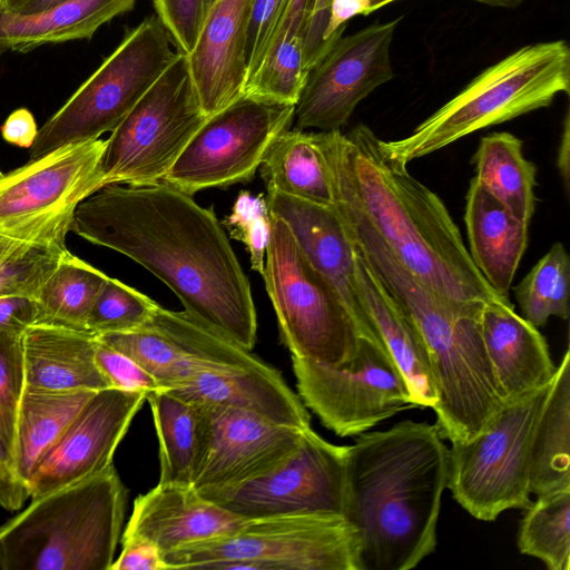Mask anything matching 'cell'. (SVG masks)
<instances>
[{"instance_id":"46","label":"cell","mask_w":570,"mask_h":570,"mask_svg":"<svg viewBox=\"0 0 570 570\" xmlns=\"http://www.w3.org/2000/svg\"><path fill=\"white\" fill-rule=\"evenodd\" d=\"M14 426L0 411V504L7 510H18L30 497L14 468Z\"/></svg>"},{"instance_id":"8","label":"cell","mask_w":570,"mask_h":570,"mask_svg":"<svg viewBox=\"0 0 570 570\" xmlns=\"http://www.w3.org/2000/svg\"><path fill=\"white\" fill-rule=\"evenodd\" d=\"M261 275L292 356L334 367L356 356L367 337L335 288L303 254L288 225L274 214Z\"/></svg>"},{"instance_id":"13","label":"cell","mask_w":570,"mask_h":570,"mask_svg":"<svg viewBox=\"0 0 570 570\" xmlns=\"http://www.w3.org/2000/svg\"><path fill=\"white\" fill-rule=\"evenodd\" d=\"M292 364L304 405L341 438L358 435L416 407L382 341L362 338L356 356L341 367L296 356H292Z\"/></svg>"},{"instance_id":"35","label":"cell","mask_w":570,"mask_h":570,"mask_svg":"<svg viewBox=\"0 0 570 570\" xmlns=\"http://www.w3.org/2000/svg\"><path fill=\"white\" fill-rule=\"evenodd\" d=\"M518 549L550 570L570 567V488L538 495L525 508L518 532Z\"/></svg>"},{"instance_id":"26","label":"cell","mask_w":570,"mask_h":570,"mask_svg":"<svg viewBox=\"0 0 570 570\" xmlns=\"http://www.w3.org/2000/svg\"><path fill=\"white\" fill-rule=\"evenodd\" d=\"M354 249L358 288L367 314L401 370L416 407H433L436 392L425 343L414 323Z\"/></svg>"},{"instance_id":"15","label":"cell","mask_w":570,"mask_h":570,"mask_svg":"<svg viewBox=\"0 0 570 570\" xmlns=\"http://www.w3.org/2000/svg\"><path fill=\"white\" fill-rule=\"evenodd\" d=\"M346 456L347 445L333 444L309 426L304 430L298 446L268 473L204 497L246 519L344 517Z\"/></svg>"},{"instance_id":"43","label":"cell","mask_w":570,"mask_h":570,"mask_svg":"<svg viewBox=\"0 0 570 570\" xmlns=\"http://www.w3.org/2000/svg\"><path fill=\"white\" fill-rule=\"evenodd\" d=\"M289 0H253L245 43L247 80L264 60Z\"/></svg>"},{"instance_id":"20","label":"cell","mask_w":570,"mask_h":570,"mask_svg":"<svg viewBox=\"0 0 570 570\" xmlns=\"http://www.w3.org/2000/svg\"><path fill=\"white\" fill-rule=\"evenodd\" d=\"M253 0H215L194 49L186 55L191 79L207 117L244 94L245 43Z\"/></svg>"},{"instance_id":"24","label":"cell","mask_w":570,"mask_h":570,"mask_svg":"<svg viewBox=\"0 0 570 570\" xmlns=\"http://www.w3.org/2000/svg\"><path fill=\"white\" fill-rule=\"evenodd\" d=\"M98 337L88 331L33 324L22 335L29 389L75 392L109 389L96 363Z\"/></svg>"},{"instance_id":"40","label":"cell","mask_w":570,"mask_h":570,"mask_svg":"<svg viewBox=\"0 0 570 570\" xmlns=\"http://www.w3.org/2000/svg\"><path fill=\"white\" fill-rule=\"evenodd\" d=\"M157 302L108 277L87 317L86 328L96 335L139 330L151 317Z\"/></svg>"},{"instance_id":"48","label":"cell","mask_w":570,"mask_h":570,"mask_svg":"<svg viewBox=\"0 0 570 570\" xmlns=\"http://www.w3.org/2000/svg\"><path fill=\"white\" fill-rule=\"evenodd\" d=\"M38 314L37 301L30 296H0V333L22 336L36 324Z\"/></svg>"},{"instance_id":"58","label":"cell","mask_w":570,"mask_h":570,"mask_svg":"<svg viewBox=\"0 0 570 570\" xmlns=\"http://www.w3.org/2000/svg\"><path fill=\"white\" fill-rule=\"evenodd\" d=\"M214 1H215V0H208L209 7H210V4H212Z\"/></svg>"},{"instance_id":"38","label":"cell","mask_w":570,"mask_h":570,"mask_svg":"<svg viewBox=\"0 0 570 570\" xmlns=\"http://www.w3.org/2000/svg\"><path fill=\"white\" fill-rule=\"evenodd\" d=\"M97 336L99 341L140 364L156 379L163 390H171L200 372L165 337L146 324L132 332Z\"/></svg>"},{"instance_id":"1","label":"cell","mask_w":570,"mask_h":570,"mask_svg":"<svg viewBox=\"0 0 570 570\" xmlns=\"http://www.w3.org/2000/svg\"><path fill=\"white\" fill-rule=\"evenodd\" d=\"M71 232L135 261L185 311L252 351L257 317L248 277L212 208L165 181L109 184L77 207Z\"/></svg>"},{"instance_id":"27","label":"cell","mask_w":570,"mask_h":570,"mask_svg":"<svg viewBox=\"0 0 570 570\" xmlns=\"http://www.w3.org/2000/svg\"><path fill=\"white\" fill-rule=\"evenodd\" d=\"M159 442L160 483L193 485L210 438L207 404L167 390L147 393Z\"/></svg>"},{"instance_id":"56","label":"cell","mask_w":570,"mask_h":570,"mask_svg":"<svg viewBox=\"0 0 570 570\" xmlns=\"http://www.w3.org/2000/svg\"><path fill=\"white\" fill-rule=\"evenodd\" d=\"M22 1L23 0H0V8L14 12L16 9L22 3Z\"/></svg>"},{"instance_id":"30","label":"cell","mask_w":570,"mask_h":570,"mask_svg":"<svg viewBox=\"0 0 570 570\" xmlns=\"http://www.w3.org/2000/svg\"><path fill=\"white\" fill-rule=\"evenodd\" d=\"M530 492L538 495L570 488V352L557 366L530 446Z\"/></svg>"},{"instance_id":"33","label":"cell","mask_w":570,"mask_h":570,"mask_svg":"<svg viewBox=\"0 0 570 570\" xmlns=\"http://www.w3.org/2000/svg\"><path fill=\"white\" fill-rule=\"evenodd\" d=\"M165 337L189 363L203 371H233L265 363L187 311L156 306L146 323Z\"/></svg>"},{"instance_id":"7","label":"cell","mask_w":570,"mask_h":570,"mask_svg":"<svg viewBox=\"0 0 570 570\" xmlns=\"http://www.w3.org/2000/svg\"><path fill=\"white\" fill-rule=\"evenodd\" d=\"M358 541L343 515L248 519L238 530L174 549L168 570H358Z\"/></svg>"},{"instance_id":"59","label":"cell","mask_w":570,"mask_h":570,"mask_svg":"<svg viewBox=\"0 0 570 570\" xmlns=\"http://www.w3.org/2000/svg\"><path fill=\"white\" fill-rule=\"evenodd\" d=\"M4 174H2V171L0 170V178L3 176Z\"/></svg>"},{"instance_id":"3","label":"cell","mask_w":570,"mask_h":570,"mask_svg":"<svg viewBox=\"0 0 570 570\" xmlns=\"http://www.w3.org/2000/svg\"><path fill=\"white\" fill-rule=\"evenodd\" d=\"M347 445L344 518L358 570H410L434 552L449 448L435 424L404 420Z\"/></svg>"},{"instance_id":"4","label":"cell","mask_w":570,"mask_h":570,"mask_svg":"<svg viewBox=\"0 0 570 570\" xmlns=\"http://www.w3.org/2000/svg\"><path fill=\"white\" fill-rule=\"evenodd\" d=\"M354 247L421 334L436 392V428L451 443L482 431L503 406L484 348L482 309L454 305L414 277L350 205L334 202Z\"/></svg>"},{"instance_id":"47","label":"cell","mask_w":570,"mask_h":570,"mask_svg":"<svg viewBox=\"0 0 570 570\" xmlns=\"http://www.w3.org/2000/svg\"><path fill=\"white\" fill-rule=\"evenodd\" d=\"M122 549L110 570H168L158 548L148 540L122 537Z\"/></svg>"},{"instance_id":"18","label":"cell","mask_w":570,"mask_h":570,"mask_svg":"<svg viewBox=\"0 0 570 570\" xmlns=\"http://www.w3.org/2000/svg\"><path fill=\"white\" fill-rule=\"evenodd\" d=\"M207 405L210 438L193 482L203 495L237 488L268 473L298 446L305 430L248 411Z\"/></svg>"},{"instance_id":"49","label":"cell","mask_w":570,"mask_h":570,"mask_svg":"<svg viewBox=\"0 0 570 570\" xmlns=\"http://www.w3.org/2000/svg\"><path fill=\"white\" fill-rule=\"evenodd\" d=\"M331 0H314L304 32V53L308 70L326 53L333 43L323 41V33L328 19Z\"/></svg>"},{"instance_id":"14","label":"cell","mask_w":570,"mask_h":570,"mask_svg":"<svg viewBox=\"0 0 570 570\" xmlns=\"http://www.w3.org/2000/svg\"><path fill=\"white\" fill-rule=\"evenodd\" d=\"M294 105L243 95L209 116L163 181L186 193L253 179L274 139L294 120Z\"/></svg>"},{"instance_id":"23","label":"cell","mask_w":570,"mask_h":570,"mask_svg":"<svg viewBox=\"0 0 570 570\" xmlns=\"http://www.w3.org/2000/svg\"><path fill=\"white\" fill-rule=\"evenodd\" d=\"M168 392L197 403L255 413L274 423L307 429L311 415L281 372L263 363L233 371H203Z\"/></svg>"},{"instance_id":"6","label":"cell","mask_w":570,"mask_h":570,"mask_svg":"<svg viewBox=\"0 0 570 570\" xmlns=\"http://www.w3.org/2000/svg\"><path fill=\"white\" fill-rule=\"evenodd\" d=\"M569 91L567 42L528 45L484 69L409 136L381 139V146L389 157L407 165L480 129L546 108Z\"/></svg>"},{"instance_id":"50","label":"cell","mask_w":570,"mask_h":570,"mask_svg":"<svg viewBox=\"0 0 570 570\" xmlns=\"http://www.w3.org/2000/svg\"><path fill=\"white\" fill-rule=\"evenodd\" d=\"M371 13V0H331L323 33L325 43H333L345 30L346 22L357 14Z\"/></svg>"},{"instance_id":"19","label":"cell","mask_w":570,"mask_h":570,"mask_svg":"<svg viewBox=\"0 0 570 570\" xmlns=\"http://www.w3.org/2000/svg\"><path fill=\"white\" fill-rule=\"evenodd\" d=\"M266 200L269 213L288 225L303 254L335 288L364 335L382 341L361 297L355 249L335 206L273 190H267Z\"/></svg>"},{"instance_id":"45","label":"cell","mask_w":570,"mask_h":570,"mask_svg":"<svg viewBox=\"0 0 570 570\" xmlns=\"http://www.w3.org/2000/svg\"><path fill=\"white\" fill-rule=\"evenodd\" d=\"M24 386L22 336L0 333V411L14 423Z\"/></svg>"},{"instance_id":"57","label":"cell","mask_w":570,"mask_h":570,"mask_svg":"<svg viewBox=\"0 0 570 570\" xmlns=\"http://www.w3.org/2000/svg\"><path fill=\"white\" fill-rule=\"evenodd\" d=\"M396 0H371V13Z\"/></svg>"},{"instance_id":"42","label":"cell","mask_w":570,"mask_h":570,"mask_svg":"<svg viewBox=\"0 0 570 570\" xmlns=\"http://www.w3.org/2000/svg\"><path fill=\"white\" fill-rule=\"evenodd\" d=\"M154 6L176 51L188 55L197 42L209 8L208 0H154Z\"/></svg>"},{"instance_id":"32","label":"cell","mask_w":570,"mask_h":570,"mask_svg":"<svg viewBox=\"0 0 570 570\" xmlns=\"http://www.w3.org/2000/svg\"><path fill=\"white\" fill-rule=\"evenodd\" d=\"M522 140L507 131L481 138L473 156V178L518 219L529 223L535 208V165L522 153Z\"/></svg>"},{"instance_id":"25","label":"cell","mask_w":570,"mask_h":570,"mask_svg":"<svg viewBox=\"0 0 570 570\" xmlns=\"http://www.w3.org/2000/svg\"><path fill=\"white\" fill-rule=\"evenodd\" d=\"M464 220L470 256L487 283L504 299L528 246L529 223L518 219L473 178Z\"/></svg>"},{"instance_id":"36","label":"cell","mask_w":570,"mask_h":570,"mask_svg":"<svg viewBox=\"0 0 570 570\" xmlns=\"http://www.w3.org/2000/svg\"><path fill=\"white\" fill-rule=\"evenodd\" d=\"M570 258L562 243H554L514 287L523 317L542 327L551 316L569 317Z\"/></svg>"},{"instance_id":"11","label":"cell","mask_w":570,"mask_h":570,"mask_svg":"<svg viewBox=\"0 0 570 570\" xmlns=\"http://www.w3.org/2000/svg\"><path fill=\"white\" fill-rule=\"evenodd\" d=\"M106 139L66 145L0 178V235L66 247L78 205L106 186Z\"/></svg>"},{"instance_id":"10","label":"cell","mask_w":570,"mask_h":570,"mask_svg":"<svg viewBox=\"0 0 570 570\" xmlns=\"http://www.w3.org/2000/svg\"><path fill=\"white\" fill-rule=\"evenodd\" d=\"M551 382L504 403L472 439L451 443L446 488L473 518L494 521L505 510L530 505L531 440Z\"/></svg>"},{"instance_id":"16","label":"cell","mask_w":570,"mask_h":570,"mask_svg":"<svg viewBox=\"0 0 570 570\" xmlns=\"http://www.w3.org/2000/svg\"><path fill=\"white\" fill-rule=\"evenodd\" d=\"M400 21L375 22L333 42L308 72L294 128L341 130L356 106L394 77L390 49Z\"/></svg>"},{"instance_id":"9","label":"cell","mask_w":570,"mask_h":570,"mask_svg":"<svg viewBox=\"0 0 570 570\" xmlns=\"http://www.w3.org/2000/svg\"><path fill=\"white\" fill-rule=\"evenodd\" d=\"M156 17L126 33L119 46L39 128L30 159L112 131L177 58Z\"/></svg>"},{"instance_id":"2","label":"cell","mask_w":570,"mask_h":570,"mask_svg":"<svg viewBox=\"0 0 570 570\" xmlns=\"http://www.w3.org/2000/svg\"><path fill=\"white\" fill-rule=\"evenodd\" d=\"M334 198L350 205L396 259L448 302L482 309L502 298L474 265L446 206L389 157L381 139L360 124L348 132L320 131Z\"/></svg>"},{"instance_id":"54","label":"cell","mask_w":570,"mask_h":570,"mask_svg":"<svg viewBox=\"0 0 570 570\" xmlns=\"http://www.w3.org/2000/svg\"><path fill=\"white\" fill-rule=\"evenodd\" d=\"M66 1L68 0H23L22 3L16 9L13 13L33 14L51 9Z\"/></svg>"},{"instance_id":"39","label":"cell","mask_w":570,"mask_h":570,"mask_svg":"<svg viewBox=\"0 0 570 570\" xmlns=\"http://www.w3.org/2000/svg\"><path fill=\"white\" fill-rule=\"evenodd\" d=\"M67 250L0 235V296L36 298Z\"/></svg>"},{"instance_id":"28","label":"cell","mask_w":570,"mask_h":570,"mask_svg":"<svg viewBox=\"0 0 570 570\" xmlns=\"http://www.w3.org/2000/svg\"><path fill=\"white\" fill-rule=\"evenodd\" d=\"M135 3L136 0H68L33 14L0 8V56L9 50L28 52L46 43L89 39Z\"/></svg>"},{"instance_id":"51","label":"cell","mask_w":570,"mask_h":570,"mask_svg":"<svg viewBox=\"0 0 570 570\" xmlns=\"http://www.w3.org/2000/svg\"><path fill=\"white\" fill-rule=\"evenodd\" d=\"M33 115L27 108L11 112L1 126L2 138L14 146L30 148L38 134Z\"/></svg>"},{"instance_id":"34","label":"cell","mask_w":570,"mask_h":570,"mask_svg":"<svg viewBox=\"0 0 570 570\" xmlns=\"http://www.w3.org/2000/svg\"><path fill=\"white\" fill-rule=\"evenodd\" d=\"M108 277L67 250L36 297V324L87 331V317Z\"/></svg>"},{"instance_id":"55","label":"cell","mask_w":570,"mask_h":570,"mask_svg":"<svg viewBox=\"0 0 570 570\" xmlns=\"http://www.w3.org/2000/svg\"><path fill=\"white\" fill-rule=\"evenodd\" d=\"M488 6L514 9L519 7L524 0H474Z\"/></svg>"},{"instance_id":"53","label":"cell","mask_w":570,"mask_h":570,"mask_svg":"<svg viewBox=\"0 0 570 570\" xmlns=\"http://www.w3.org/2000/svg\"><path fill=\"white\" fill-rule=\"evenodd\" d=\"M570 135H569V114L567 112L563 125V132L561 135V142L559 146L558 153V168L560 170V175L563 178V184L566 190H568L569 186V147H570Z\"/></svg>"},{"instance_id":"5","label":"cell","mask_w":570,"mask_h":570,"mask_svg":"<svg viewBox=\"0 0 570 570\" xmlns=\"http://www.w3.org/2000/svg\"><path fill=\"white\" fill-rule=\"evenodd\" d=\"M126 503L114 465L32 499L0 527V569L110 570Z\"/></svg>"},{"instance_id":"17","label":"cell","mask_w":570,"mask_h":570,"mask_svg":"<svg viewBox=\"0 0 570 570\" xmlns=\"http://www.w3.org/2000/svg\"><path fill=\"white\" fill-rule=\"evenodd\" d=\"M147 393L116 387L95 392L38 462L29 483L30 497L36 499L112 465L115 451Z\"/></svg>"},{"instance_id":"41","label":"cell","mask_w":570,"mask_h":570,"mask_svg":"<svg viewBox=\"0 0 570 570\" xmlns=\"http://www.w3.org/2000/svg\"><path fill=\"white\" fill-rule=\"evenodd\" d=\"M224 225L233 238L246 246L252 269L262 274L271 235V213L266 198L242 190Z\"/></svg>"},{"instance_id":"12","label":"cell","mask_w":570,"mask_h":570,"mask_svg":"<svg viewBox=\"0 0 570 570\" xmlns=\"http://www.w3.org/2000/svg\"><path fill=\"white\" fill-rule=\"evenodd\" d=\"M207 118L187 56L178 53L106 139V185L146 186L163 181Z\"/></svg>"},{"instance_id":"21","label":"cell","mask_w":570,"mask_h":570,"mask_svg":"<svg viewBox=\"0 0 570 570\" xmlns=\"http://www.w3.org/2000/svg\"><path fill=\"white\" fill-rule=\"evenodd\" d=\"M247 520L193 485L158 482L135 499L122 537L148 540L164 557L181 546L232 533Z\"/></svg>"},{"instance_id":"52","label":"cell","mask_w":570,"mask_h":570,"mask_svg":"<svg viewBox=\"0 0 570 570\" xmlns=\"http://www.w3.org/2000/svg\"><path fill=\"white\" fill-rule=\"evenodd\" d=\"M313 3L314 0H289L287 9L282 19L279 28L272 41V45L283 33L303 35Z\"/></svg>"},{"instance_id":"22","label":"cell","mask_w":570,"mask_h":570,"mask_svg":"<svg viewBox=\"0 0 570 570\" xmlns=\"http://www.w3.org/2000/svg\"><path fill=\"white\" fill-rule=\"evenodd\" d=\"M481 335L503 403L518 401L549 384L557 371L544 336L514 312L513 304L488 303Z\"/></svg>"},{"instance_id":"37","label":"cell","mask_w":570,"mask_h":570,"mask_svg":"<svg viewBox=\"0 0 570 570\" xmlns=\"http://www.w3.org/2000/svg\"><path fill=\"white\" fill-rule=\"evenodd\" d=\"M308 72L303 35L283 33L246 82L243 95L295 106Z\"/></svg>"},{"instance_id":"29","label":"cell","mask_w":570,"mask_h":570,"mask_svg":"<svg viewBox=\"0 0 570 570\" xmlns=\"http://www.w3.org/2000/svg\"><path fill=\"white\" fill-rule=\"evenodd\" d=\"M267 190L323 206L334 205V188L320 131L283 130L259 166Z\"/></svg>"},{"instance_id":"31","label":"cell","mask_w":570,"mask_h":570,"mask_svg":"<svg viewBox=\"0 0 570 570\" xmlns=\"http://www.w3.org/2000/svg\"><path fill=\"white\" fill-rule=\"evenodd\" d=\"M94 393L24 387L16 415L14 468L19 480L28 489L38 462Z\"/></svg>"},{"instance_id":"44","label":"cell","mask_w":570,"mask_h":570,"mask_svg":"<svg viewBox=\"0 0 570 570\" xmlns=\"http://www.w3.org/2000/svg\"><path fill=\"white\" fill-rule=\"evenodd\" d=\"M95 357L111 387L145 392L163 390L156 379L140 364L99 338Z\"/></svg>"}]
</instances>
